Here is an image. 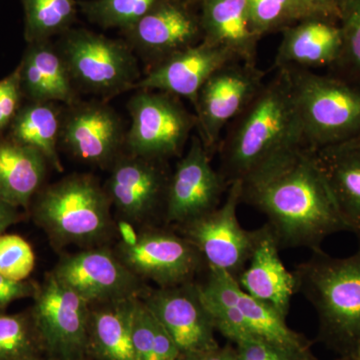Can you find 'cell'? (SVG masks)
Returning a JSON list of instances; mask_svg holds the SVG:
<instances>
[{
    "instance_id": "obj_1",
    "label": "cell",
    "mask_w": 360,
    "mask_h": 360,
    "mask_svg": "<svg viewBox=\"0 0 360 360\" xmlns=\"http://www.w3.org/2000/svg\"><path fill=\"white\" fill-rule=\"evenodd\" d=\"M240 184L241 202L264 213L281 250H319L328 236L349 232L309 149L284 156Z\"/></svg>"
},
{
    "instance_id": "obj_2",
    "label": "cell",
    "mask_w": 360,
    "mask_h": 360,
    "mask_svg": "<svg viewBox=\"0 0 360 360\" xmlns=\"http://www.w3.org/2000/svg\"><path fill=\"white\" fill-rule=\"evenodd\" d=\"M305 148L290 75L284 68L265 82L252 103L220 139L219 172L227 186Z\"/></svg>"
},
{
    "instance_id": "obj_3",
    "label": "cell",
    "mask_w": 360,
    "mask_h": 360,
    "mask_svg": "<svg viewBox=\"0 0 360 360\" xmlns=\"http://www.w3.org/2000/svg\"><path fill=\"white\" fill-rule=\"evenodd\" d=\"M296 292L316 311L319 340L340 354L360 356V243L356 252L335 257L321 248L311 250L292 271Z\"/></svg>"
},
{
    "instance_id": "obj_4",
    "label": "cell",
    "mask_w": 360,
    "mask_h": 360,
    "mask_svg": "<svg viewBox=\"0 0 360 360\" xmlns=\"http://www.w3.org/2000/svg\"><path fill=\"white\" fill-rule=\"evenodd\" d=\"M198 286L215 329L234 345L258 338L295 354L310 352L309 341L291 330L283 315L245 292L226 272L207 267Z\"/></svg>"
},
{
    "instance_id": "obj_5",
    "label": "cell",
    "mask_w": 360,
    "mask_h": 360,
    "mask_svg": "<svg viewBox=\"0 0 360 360\" xmlns=\"http://www.w3.org/2000/svg\"><path fill=\"white\" fill-rule=\"evenodd\" d=\"M304 148L319 149L360 137V87L310 70L288 68Z\"/></svg>"
},
{
    "instance_id": "obj_6",
    "label": "cell",
    "mask_w": 360,
    "mask_h": 360,
    "mask_svg": "<svg viewBox=\"0 0 360 360\" xmlns=\"http://www.w3.org/2000/svg\"><path fill=\"white\" fill-rule=\"evenodd\" d=\"M105 189L90 174H70L39 194L37 224L58 245H91L112 227Z\"/></svg>"
},
{
    "instance_id": "obj_7",
    "label": "cell",
    "mask_w": 360,
    "mask_h": 360,
    "mask_svg": "<svg viewBox=\"0 0 360 360\" xmlns=\"http://www.w3.org/2000/svg\"><path fill=\"white\" fill-rule=\"evenodd\" d=\"M56 47L78 91L112 98L135 89L141 79L137 59L127 42L86 30H68Z\"/></svg>"
},
{
    "instance_id": "obj_8",
    "label": "cell",
    "mask_w": 360,
    "mask_h": 360,
    "mask_svg": "<svg viewBox=\"0 0 360 360\" xmlns=\"http://www.w3.org/2000/svg\"><path fill=\"white\" fill-rule=\"evenodd\" d=\"M131 124L125 151L161 161L181 155L198 120L181 98L158 90L141 89L129 101Z\"/></svg>"
},
{
    "instance_id": "obj_9",
    "label": "cell",
    "mask_w": 360,
    "mask_h": 360,
    "mask_svg": "<svg viewBox=\"0 0 360 360\" xmlns=\"http://www.w3.org/2000/svg\"><path fill=\"white\" fill-rule=\"evenodd\" d=\"M240 203L241 184L233 182L217 210L177 227L180 236L198 251L206 267L222 270L236 281L248 265L255 243V231H246L239 224Z\"/></svg>"
},
{
    "instance_id": "obj_10",
    "label": "cell",
    "mask_w": 360,
    "mask_h": 360,
    "mask_svg": "<svg viewBox=\"0 0 360 360\" xmlns=\"http://www.w3.org/2000/svg\"><path fill=\"white\" fill-rule=\"evenodd\" d=\"M91 305L52 274L39 286L32 319L41 347L59 360H79L87 352Z\"/></svg>"
},
{
    "instance_id": "obj_11",
    "label": "cell",
    "mask_w": 360,
    "mask_h": 360,
    "mask_svg": "<svg viewBox=\"0 0 360 360\" xmlns=\"http://www.w3.org/2000/svg\"><path fill=\"white\" fill-rule=\"evenodd\" d=\"M265 77L266 72L257 65L232 61L215 71L201 87L194 115L210 155L217 153L225 127L259 94Z\"/></svg>"
},
{
    "instance_id": "obj_12",
    "label": "cell",
    "mask_w": 360,
    "mask_h": 360,
    "mask_svg": "<svg viewBox=\"0 0 360 360\" xmlns=\"http://www.w3.org/2000/svg\"><path fill=\"white\" fill-rule=\"evenodd\" d=\"M117 257L141 281L148 279L160 288L193 283L207 269L198 251L174 231L149 229L134 241L118 245Z\"/></svg>"
},
{
    "instance_id": "obj_13",
    "label": "cell",
    "mask_w": 360,
    "mask_h": 360,
    "mask_svg": "<svg viewBox=\"0 0 360 360\" xmlns=\"http://www.w3.org/2000/svg\"><path fill=\"white\" fill-rule=\"evenodd\" d=\"M142 300L174 340L182 360L219 347L214 322L195 281L149 291Z\"/></svg>"
},
{
    "instance_id": "obj_14",
    "label": "cell",
    "mask_w": 360,
    "mask_h": 360,
    "mask_svg": "<svg viewBox=\"0 0 360 360\" xmlns=\"http://www.w3.org/2000/svg\"><path fill=\"white\" fill-rule=\"evenodd\" d=\"M195 6L186 0H160L141 20L122 30L127 44L149 70L202 41Z\"/></svg>"
},
{
    "instance_id": "obj_15",
    "label": "cell",
    "mask_w": 360,
    "mask_h": 360,
    "mask_svg": "<svg viewBox=\"0 0 360 360\" xmlns=\"http://www.w3.org/2000/svg\"><path fill=\"white\" fill-rule=\"evenodd\" d=\"M172 170L167 161L122 153L111 165L105 191L115 210L129 222L165 219Z\"/></svg>"
},
{
    "instance_id": "obj_16",
    "label": "cell",
    "mask_w": 360,
    "mask_h": 360,
    "mask_svg": "<svg viewBox=\"0 0 360 360\" xmlns=\"http://www.w3.org/2000/svg\"><path fill=\"white\" fill-rule=\"evenodd\" d=\"M200 136L191 137V146L170 176L165 220L179 227L212 212L221 205L229 186L212 165Z\"/></svg>"
},
{
    "instance_id": "obj_17",
    "label": "cell",
    "mask_w": 360,
    "mask_h": 360,
    "mask_svg": "<svg viewBox=\"0 0 360 360\" xmlns=\"http://www.w3.org/2000/svg\"><path fill=\"white\" fill-rule=\"evenodd\" d=\"M51 274L91 307L139 297L143 288L117 255L103 248L66 255Z\"/></svg>"
},
{
    "instance_id": "obj_18",
    "label": "cell",
    "mask_w": 360,
    "mask_h": 360,
    "mask_svg": "<svg viewBox=\"0 0 360 360\" xmlns=\"http://www.w3.org/2000/svg\"><path fill=\"white\" fill-rule=\"evenodd\" d=\"M122 117L103 101H78L63 113L60 144L77 160L111 167L125 149Z\"/></svg>"
},
{
    "instance_id": "obj_19",
    "label": "cell",
    "mask_w": 360,
    "mask_h": 360,
    "mask_svg": "<svg viewBox=\"0 0 360 360\" xmlns=\"http://www.w3.org/2000/svg\"><path fill=\"white\" fill-rule=\"evenodd\" d=\"M232 61L239 60L221 47L201 41L149 70L136 89L167 92L187 99L195 108L208 78Z\"/></svg>"
},
{
    "instance_id": "obj_20",
    "label": "cell",
    "mask_w": 360,
    "mask_h": 360,
    "mask_svg": "<svg viewBox=\"0 0 360 360\" xmlns=\"http://www.w3.org/2000/svg\"><path fill=\"white\" fill-rule=\"evenodd\" d=\"M279 251L269 224L255 229L250 260L236 281L248 295L267 303L286 319L296 292L295 278L284 266Z\"/></svg>"
},
{
    "instance_id": "obj_21",
    "label": "cell",
    "mask_w": 360,
    "mask_h": 360,
    "mask_svg": "<svg viewBox=\"0 0 360 360\" xmlns=\"http://www.w3.org/2000/svg\"><path fill=\"white\" fill-rule=\"evenodd\" d=\"M281 34L274 59L276 70L329 68L338 60L342 46L340 21L321 16L305 18Z\"/></svg>"
},
{
    "instance_id": "obj_22",
    "label": "cell",
    "mask_w": 360,
    "mask_h": 360,
    "mask_svg": "<svg viewBox=\"0 0 360 360\" xmlns=\"http://www.w3.org/2000/svg\"><path fill=\"white\" fill-rule=\"evenodd\" d=\"M202 41L231 52L238 60L257 65L262 39L251 23L248 0H201Z\"/></svg>"
},
{
    "instance_id": "obj_23",
    "label": "cell",
    "mask_w": 360,
    "mask_h": 360,
    "mask_svg": "<svg viewBox=\"0 0 360 360\" xmlns=\"http://www.w3.org/2000/svg\"><path fill=\"white\" fill-rule=\"evenodd\" d=\"M21 91L32 103H63L79 101L65 61L56 45L32 42L18 68Z\"/></svg>"
},
{
    "instance_id": "obj_24",
    "label": "cell",
    "mask_w": 360,
    "mask_h": 360,
    "mask_svg": "<svg viewBox=\"0 0 360 360\" xmlns=\"http://www.w3.org/2000/svg\"><path fill=\"white\" fill-rule=\"evenodd\" d=\"M312 153L341 217L360 243V139Z\"/></svg>"
},
{
    "instance_id": "obj_25",
    "label": "cell",
    "mask_w": 360,
    "mask_h": 360,
    "mask_svg": "<svg viewBox=\"0 0 360 360\" xmlns=\"http://www.w3.org/2000/svg\"><path fill=\"white\" fill-rule=\"evenodd\" d=\"M137 298L91 307L87 352L101 360H135L132 321Z\"/></svg>"
},
{
    "instance_id": "obj_26",
    "label": "cell",
    "mask_w": 360,
    "mask_h": 360,
    "mask_svg": "<svg viewBox=\"0 0 360 360\" xmlns=\"http://www.w3.org/2000/svg\"><path fill=\"white\" fill-rule=\"evenodd\" d=\"M46 158L13 141H0V200L26 207L44 184Z\"/></svg>"
},
{
    "instance_id": "obj_27",
    "label": "cell",
    "mask_w": 360,
    "mask_h": 360,
    "mask_svg": "<svg viewBox=\"0 0 360 360\" xmlns=\"http://www.w3.org/2000/svg\"><path fill=\"white\" fill-rule=\"evenodd\" d=\"M63 113L58 103L30 101L20 108L9 125L11 141L39 151L49 165L63 172L58 155Z\"/></svg>"
},
{
    "instance_id": "obj_28",
    "label": "cell",
    "mask_w": 360,
    "mask_h": 360,
    "mask_svg": "<svg viewBox=\"0 0 360 360\" xmlns=\"http://www.w3.org/2000/svg\"><path fill=\"white\" fill-rule=\"evenodd\" d=\"M132 345L135 360L181 359L174 340L141 298L135 304Z\"/></svg>"
},
{
    "instance_id": "obj_29",
    "label": "cell",
    "mask_w": 360,
    "mask_h": 360,
    "mask_svg": "<svg viewBox=\"0 0 360 360\" xmlns=\"http://www.w3.org/2000/svg\"><path fill=\"white\" fill-rule=\"evenodd\" d=\"M26 37L32 42L45 41L68 30L77 15L75 0H23Z\"/></svg>"
},
{
    "instance_id": "obj_30",
    "label": "cell",
    "mask_w": 360,
    "mask_h": 360,
    "mask_svg": "<svg viewBox=\"0 0 360 360\" xmlns=\"http://www.w3.org/2000/svg\"><path fill=\"white\" fill-rule=\"evenodd\" d=\"M342 46L328 75L360 87V0H347L340 11Z\"/></svg>"
},
{
    "instance_id": "obj_31",
    "label": "cell",
    "mask_w": 360,
    "mask_h": 360,
    "mask_svg": "<svg viewBox=\"0 0 360 360\" xmlns=\"http://www.w3.org/2000/svg\"><path fill=\"white\" fill-rule=\"evenodd\" d=\"M160 0H85L78 6L91 22L124 30L141 20Z\"/></svg>"
},
{
    "instance_id": "obj_32",
    "label": "cell",
    "mask_w": 360,
    "mask_h": 360,
    "mask_svg": "<svg viewBox=\"0 0 360 360\" xmlns=\"http://www.w3.org/2000/svg\"><path fill=\"white\" fill-rule=\"evenodd\" d=\"M250 20L258 35L283 32L285 28L311 18L300 0H248Z\"/></svg>"
},
{
    "instance_id": "obj_33",
    "label": "cell",
    "mask_w": 360,
    "mask_h": 360,
    "mask_svg": "<svg viewBox=\"0 0 360 360\" xmlns=\"http://www.w3.org/2000/svg\"><path fill=\"white\" fill-rule=\"evenodd\" d=\"M41 345L32 317L25 314H0V360H25L37 357Z\"/></svg>"
},
{
    "instance_id": "obj_34",
    "label": "cell",
    "mask_w": 360,
    "mask_h": 360,
    "mask_svg": "<svg viewBox=\"0 0 360 360\" xmlns=\"http://www.w3.org/2000/svg\"><path fill=\"white\" fill-rule=\"evenodd\" d=\"M35 255L32 246L15 234L0 236V274L16 281H23L32 274Z\"/></svg>"
},
{
    "instance_id": "obj_35",
    "label": "cell",
    "mask_w": 360,
    "mask_h": 360,
    "mask_svg": "<svg viewBox=\"0 0 360 360\" xmlns=\"http://www.w3.org/2000/svg\"><path fill=\"white\" fill-rule=\"evenodd\" d=\"M234 349L236 360H298L307 354H295L258 338L239 341Z\"/></svg>"
},
{
    "instance_id": "obj_36",
    "label": "cell",
    "mask_w": 360,
    "mask_h": 360,
    "mask_svg": "<svg viewBox=\"0 0 360 360\" xmlns=\"http://www.w3.org/2000/svg\"><path fill=\"white\" fill-rule=\"evenodd\" d=\"M21 96L20 75L16 70L13 75L0 80V130L9 127L20 110Z\"/></svg>"
},
{
    "instance_id": "obj_37",
    "label": "cell",
    "mask_w": 360,
    "mask_h": 360,
    "mask_svg": "<svg viewBox=\"0 0 360 360\" xmlns=\"http://www.w3.org/2000/svg\"><path fill=\"white\" fill-rule=\"evenodd\" d=\"M39 286L30 281H16L0 274V311L11 303L23 298L34 297Z\"/></svg>"
},
{
    "instance_id": "obj_38",
    "label": "cell",
    "mask_w": 360,
    "mask_h": 360,
    "mask_svg": "<svg viewBox=\"0 0 360 360\" xmlns=\"http://www.w3.org/2000/svg\"><path fill=\"white\" fill-rule=\"evenodd\" d=\"M307 13L311 16L340 20V11L336 6L335 0H300Z\"/></svg>"
},
{
    "instance_id": "obj_39",
    "label": "cell",
    "mask_w": 360,
    "mask_h": 360,
    "mask_svg": "<svg viewBox=\"0 0 360 360\" xmlns=\"http://www.w3.org/2000/svg\"><path fill=\"white\" fill-rule=\"evenodd\" d=\"M20 219L18 207L8 205L6 201L0 200V236L4 234L11 225L16 224Z\"/></svg>"
},
{
    "instance_id": "obj_40",
    "label": "cell",
    "mask_w": 360,
    "mask_h": 360,
    "mask_svg": "<svg viewBox=\"0 0 360 360\" xmlns=\"http://www.w3.org/2000/svg\"><path fill=\"white\" fill-rule=\"evenodd\" d=\"M189 360H236V349L231 347H219L212 352Z\"/></svg>"
},
{
    "instance_id": "obj_41",
    "label": "cell",
    "mask_w": 360,
    "mask_h": 360,
    "mask_svg": "<svg viewBox=\"0 0 360 360\" xmlns=\"http://www.w3.org/2000/svg\"><path fill=\"white\" fill-rule=\"evenodd\" d=\"M298 360H319L315 359L314 355H312L311 352H307V354L303 355V356L300 357Z\"/></svg>"
},
{
    "instance_id": "obj_42",
    "label": "cell",
    "mask_w": 360,
    "mask_h": 360,
    "mask_svg": "<svg viewBox=\"0 0 360 360\" xmlns=\"http://www.w3.org/2000/svg\"><path fill=\"white\" fill-rule=\"evenodd\" d=\"M347 0H335L336 6L338 7V9L341 11V8H342V6H345V4H347Z\"/></svg>"
},
{
    "instance_id": "obj_43",
    "label": "cell",
    "mask_w": 360,
    "mask_h": 360,
    "mask_svg": "<svg viewBox=\"0 0 360 360\" xmlns=\"http://www.w3.org/2000/svg\"><path fill=\"white\" fill-rule=\"evenodd\" d=\"M186 1L189 2V4H193V6H198L200 4L201 0H186Z\"/></svg>"
},
{
    "instance_id": "obj_44",
    "label": "cell",
    "mask_w": 360,
    "mask_h": 360,
    "mask_svg": "<svg viewBox=\"0 0 360 360\" xmlns=\"http://www.w3.org/2000/svg\"><path fill=\"white\" fill-rule=\"evenodd\" d=\"M338 360H360V356L355 357V359H338Z\"/></svg>"
},
{
    "instance_id": "obj_45",
    "label": "cell",
    "mask_w": 360,
    "mask_h": 360,
    "mask_svg": "<svg viewBox=\"0 0 360 360\" xmlns=\"http://www.w3.org/2000/svg\"><path fill=\"white\" fill-rule=\"evenodd\" d=\"M25 360H39V359H37V357H32V359H25Z\"/></svg>"
},
{
    "instance_id": "obj_46",
    "label": "cell",
    "mask_w": 360,
    "mask_h": 360,
    "mask_svg": "<svg viewBox=\"0 0 360 360\" xmlns=\"http://www.w3.org/2000/svg\"><path fill=\"white\" fill-rule=\"evenodd\" d=\"M359 139H360V137H359Z\"/></svg>"
}]
</instances>
